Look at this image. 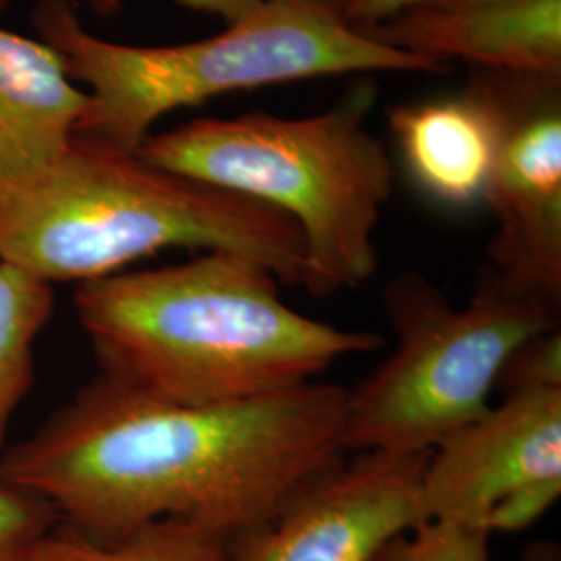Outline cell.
<instances>
[{"label": "cell", "instance_id": "1", "mask_svg": "<svg viewBox=\"0 0 561 561\" xmlns=\"http://www.w3.org/2000/svg\"><path fill=\"white\" fill-rule=\"evenodd\" d=\"M345 400L340 385L312 381L259 400L185 405L101 377L4 449L0 479L92 539L180 518L236 541L343 460Z\"/></svg>", "mask_w": 561, "mask_h": 561}, {"label": "cell", "instance_id": "2", "mask_svg": "<svg viewBox=\"0 0 561 561\" xmlns=\"http://www.w3.org/2000/svg\"><path fill=\"white\" fill-rule=\"evenodd\" d=\"M264 264L229 250L80 283L73 296L102 377L185 405L259 400L317 381L379 333L306 317Z\"/></svg>", "mask_w": 561, "mask_h": 561}, {"label": "cell", "instance_id": "3", "mask_svg": "<svg viewBox=\"0 0 561 561\" xmlns=\"http://www.w3.org/2000/svg\"><path fill=\"white\" fill-rule=\"evenodd\" d=\"M171 248L238 252L304 285L300 229L279 210L78 136L38 180L0 198V262L50 285L104 279Z\"/></svg>", "mask_w": 561, "mask_h": 561}, {"label": "cell", "instance_id": "4", "mask_svg": "<svg viewBox=\"0 0 561 561\" xmlns=\"http://www.w3.org/2000/svg\"><path fill=\"white\" fill-rule=\"evenodd\" d=\"M34 23L71 78L90 88L76 136L131 154L167 113L222 92L362 71L447 69L443 60L366 38L324 0H262L219 36L175 46L99 38L69 0H41Z\"/></svg>", "mask_w": 561, "mask_h": 561}, {"label": "cell", "instance_id": "5", "mask_svg": "<svg viewBox=\"0 0 561 561\" xmlns=\"http://www.w3.org/2000/svg\"><path fill=\"white\" fill-rule=\"evenodd\" d=\"M375 90L358 85L331 111L285 119L245 113L150 134L138 157L162 171L262 202L296 222L304 285L327 298L356 289L379 268L375 233L393 194V164L368 131Z\"/></svg>", "mask_w": 561, "mask_h": 561}, {"label": "cell", "instance_id": "6", "mask_svg": "<svg viewBox=\"0 0 561 561\" xmlns=\"http://www.w3.org/2000/svg\"><path fill=\"white\" fill-rule=\"evenodd\" d=\"M396 350L347 391L345 451L431 454L491 408L505 364L558 329L560 306L503 283L489 268L463 308L408 273L385 287Z\"/></svg>", "mask_w": 561, "mask_h": 561}, {"label": "cell", "instance_id": "7", "mask_svg": "<svg viewBox=\"0 0 561 561\" xmlns=\"http://www.w3.org/2000/svg\"><path fill=\"white\" fill-rule=\"evenodd\" d=\"M500 405L466 426L426 460V522L493 537L518 533L561 495V385L503 391Z\"/></svg>", "mask_w": 561, "mask_h": 561}, {"label": "cell", "instance_id": "8", "mask_svg": "<svg viewBox=\"0 0 561 561\" xmlns=\"http://www.w3.org/2000/svg\"><path fill=\"white\" fill-rule=\"evenodd\" d=\"M502 140L482 202L495 217L486 248L503 283L561 304V78L497 73Z\"/></svg>", "mask_w": 561, "mask_h": 561}, {"label": "cell", "instance_id": "9", "mask_svg": "<svg viewBox=\"0 0 561 561\" xmlns=\"http://www.w3.org/2000/svg\"><path fill=\"white\" fill-rule=\"evenodd\" d=\"M431 454L358 451L306 484L279 514L231 542V561H377L426 522Z\"/></svg>", "mask_w": 561, "mask_h": 561}, {"label": "cell", "instance_id": "10", "mask_svg": "<svg viewBox=\"0 0 561 561\" xmlns=\"http://www.w3.org/2000/svg\"><path fill=\"white\" fill-rule=\"evenodd\" d=\"M382 46L497 73L561 78V0L489 9H412L358 30Z\"/></svg>", "mask_w": 561, "mask_h": 561}, {"label": "cell", "instance_id": "11", "mask_svg": "<svg viewBox=\"0 0 561 561\" xmlns=\"http://www.w3.org/2000/svg\"><path fill=\"white\" fill-rule=\"evenodd\" d=\"M391 134L419 192L447 208L482 202L502 140V96L495 73L460 96L401 104L389 113Z\"/></svg>", "mask_w": 561, "mask_h": 561}, {"label": "cell", "instance_id": "12", "mask_svg": "<svg viewBox=\"0 0 561 561\" xmlns=\"http://www.w3.org/2000/svg\"><path fill=\"white\" fill-rule=\"evenodd\" d=\"M88 102L53 46L0 27V198L59 161Z\"/></svg>", "mask_w": 561, "mask_h": 561}, {"label": "cell", "instance_id": "13", "mask_svg": "<svg viewBox=\"0 0 561 561\" xmlns=\"http://www.w3.org/2000/svg\"><path fill=\"white\" fill-rule=\"evenodd\" d=\"M233 539L198 522L164 518L117 539H92L59 524L25 561H231Z\"/></svg>", "mask_w": 561, "mask_h": 561}, {"label": "cell", "instance_id": "14", "mask_svg": "<svg viewBox=\"0 0 561 561\" xmlns=\"http://www.w3.org/2000/svg\"><path fill=\"white\" fill-rule=\"evenodd\" d=\"M55 312V285L0 262V456L36 377V343Z\"/></svg>", "mask_w": 561, "mask_h": 561}, {"label": "cell", "instance_id": "15", "mask_svg": "<svg viewBox=\"0 0 561 561\" xmlns=\"http://www.w3.org/2000/svg\"><path fill=\"white\" fill-rule=\"evenodd\" d=\"M489 541L491 537L481 530L428 520L391 542L381 558L387 561H495Z\"/></svg>", "mask_w": 561, "mask_h": 561}, {"label": "cell", "instance_id": "16", "mask_svg": "<svg viewBox=\"0 0 561 561\" xmlns=\"http://www.w3.org/2000/svg\"><path fill=\"white\" fill-rule=\"evenodd\" d=\"M57 526L59 516L48 503L0 479V561H25Z\"/></svg>", "mask_w": 561, "mask_h": 561}, {"label": "cell", "instance_id": "17", "mask_svg": "<svg viewBox=\"0 0 561 561\" xmlns=\"http://www.w3.org/2000/svg\"><path fill=\"white\" fill-rule=\"evenodd\" d=\"M533 385H561V333L553 329L528 341L503 368L502 391Z\"/></svg>", "mask_w": 561, "mask_h": 561}, {"label": "cell", "instance_id": "18", "mask_svg": "<svg viewBox=\"0 0 561 561\" xmlns=\"http://www.w3.org/2000/svg\"><path fill=\"white\" fill-rule=\"evenodd\" d=\"M324 2L347 25H352L354 30H362L368 25L393 20L401 13L419 9L431 0H324Z\"/></svg>", "mask_w": 561, "mask_h": 561}, {"label": "cell", "instance_id": "19", "mask_svg": "<svg viewBox=\"0 0 561 561\" xmlns=\"http://www.w3.org/2000/svg\"><path fill=\"white\" fill-rule=\"evenodd\" d=\"M180 2L192 11L217 15L229 25L248 15L250 11H254L262 0H180Z\"/></svg>", "mask_w": 561, "mask_h": 561}, {"label": "cell", "instance_id": "20", "mask_svg": "<svg viewBox=\"0 0 561 561\" xmlns=\"http://www.w3.org/2000/svg\"><path fill=\"white\" fill-rule=\"evenodd\" d=\"M528 0H431L419 9H442V11H463V9H489V7H507L520 4Z\"/></svg>", "mask_w": 561, "mask_h": 561}, {"label": "cell", "instance_id": "21", "mask_svg": "<svg viewBox=\"0 0 561 561\" xmlns=\"http://www.w3.org/2000/svg\"><path fill=\"white\" fill-rule=\"evenodd\" d=\"M526 561H560V553L553 545H539L533 551H528V556L524 558Z\"/></svg>", "mask_w": 561, "mask_h": 561}, {"label": "cell", "instance_id": "22", "mask_svg": "<svg viewBox=\"0 0 561 561\" xmlns=\"http://www.w3.org/2000/svg\"><path fill=\"white\" fill-rule=\"evenodd\" d=\"M85 2H90L102 15H111L119 11V0H85Z\"/></svg>", "mask_w": 561, "mask_h": 561}, {"label": "cell", "instance_id": "23", "mask_svg": "<svg viewBox=\"0 0 561 561\" xmlns=\"http://www.w3.org/2000/svg\"><path fill=\"white\" fill-rule=\"evenodd\" d=\"M7 2H9V0H0V15H2V11H4V7H7Z\"/></svg>", "mask_w": 561, "mask_h": 561}, {"label": "cell", "instance_id": "24", "mask_svg": "<svg viewBox=\"0 0 561 561\" xmlns=\"http://www.w3.org/2000/svg\"><path fill=\"white\" fill-rule=\"evenodd\" d=\"M377 561H387V560H382V558H379V560H377Z\"/></svg>", "mask_w": 561, "mask_h": 561}]
</instances>
